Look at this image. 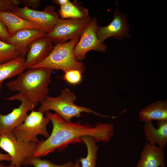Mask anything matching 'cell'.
<instances>
[{"instance_id": "cell-5", "label": "cell", "mask_w": 167, "mask_h": 167, "mask_svg": "<svg viewBox=\"0 0 167 167\" xmlns=\"http://www.w3.org/2000/svg\"><path fill=\"white\" fill-rule=\"evenodd\" d=\"M44 113L39 111H31L24 121L14 128L12 133L16 139L20 141L34 142L39 141L37 136L41 135L47 138L50 134L47 131V126L50 121Z\"/></svg>"}, {"instance_id": "cell-26", "label": "cell", "mask_w": 167, "mask_h": 167, "mask_svg": "<svg viewBox=\"0 0 167 167\" xmlns=\"http://www.w3.org/2000/svg\"><path fill=\"white\" fill-rule=\"evenodd\" d=\"M21 3L24 6L35 10L39 6L41 1L40 0H20Z\"/></svg>"}, {"instance_id": "cell-25", "label": "cell", "mask_w": 167, "mask_h": 167, "mask_svg": "<svg viewBox=\"0 0 167 167\" xmlns=\"http://www.w3.org/2000/svg\"><path fill=\"white\" fill-rule=\"evenodd\" d=\"M11 36L9 33L6 27L0 19V38L2 41L6 42Z\"/></svg>"}, {"instance_id": "cell-22", "label": "cell", "mask_w": 167, "mask_h": 167, "mask_svg": "<svg viewBox=\"0 0 167 167\" xmlns=\"http://www.w3.org/2000/svg\"><path fill=\"white\" fill-rule=\"evenodd\" d=\"M23 165L26 166L30 165L33 167H73L74 164L71 161L63 164H55L51 161L41 159L40 157L32 156L27 158Z\"/></svg>"}, {"instance_id": "cell-13", "label": "cell", "mask_w": 167, "mask_h": 167, "mask_svg": "<svg viewBox=\"0 0 167 167\" xmlns=\"http://www.w3.org/2000/svg\"><path fill=\"white\" fill-rule=\"evenodd\" d=\"M46 35L39 29H25L16 32L6 42L16 47L19 51L20 56L25 57L29 45L36 39Z\"/></svg>"}, {"instance_id": "cell-14", "label": "cell", "mask_w": 167, "mask_h": 167, "mask_svg": "<svg viewBox=\"0 0 167 167\" xmlns=\"http://www.w3.org/2000/svg\"><path fill=\"white\" fill-rule=\"evenodd\" d=\"M164 149L147 142L136 167H166Z\"/></svg>"}, {"instance_id": "cell-4", "label": "cell", "mask_w": 167, "mask_h": 167, "mask_svg": "<svg viewBox=\"0 0 167 167\" xmlns=\"http://www.w3.org/2000/svg\"><path fill=\"white\" fill-rule=\"evenodd\" d=\"M79 39L75 38L65 43L54 45L47 58L31 68L59 70L64 72L70 70H76L82 73L84 72L86 70V66L82 62L76 59L74 53L75 47Z\"/></svg>"}, {"instance_id": "cell-20", "label": "cell", "mask_w": 167, "mask_h": 167, "mask_svg": "<svg viewBox=\"0 0 167 167\" xmlns=\"http://www.w3.org/2000/svg\"><path fill=\"white\" fill-rule=\"evenodd\" d=\"M81 139L87 147V154L86 157L79 158L81 167H96L99 146L96 144V142L92 136H84L82 137Z\"/></svg>"}, {"instance_id": "cell-7", "label": "cell", "mask_w": 167, "mask_h": 167, "mask_svg": "<svg viewBox=\"0 0 167 167\" xmlns=\"http://www.w3.org/2000/svg\"><path fill=\"white\" fill-rule=\"evenodd\" d=\"M5 99L8 101H19L21 104L7 114L3 115L0 112V137L12 132L14 128L24 121L28 115V112L35 110L37 105L18 93Z\"/></svg>"}, {"instance_id": "cell-15", "label": "cell", "mask_w": 167, "mask_h": 167, "mask_svg": "<svg viewBox=\"0 0 167 167\" xmlns=\"http://www.w3.org/2000/svg\"><path fill=\"white\" fill-rule=\"evenodd\" d=\"M156 128L152 121L144 122L143 130L147 142L164 149L167 143V120L158 121Z\"/></svg>"}, {"instance_id": "cell-32", "label": "cell", "mask_w": 167, "mask_h": 167, "mask_svg": "<svg viewBox=\"0 0 167 167\" xmlns=\"http://www.w3.org/2000/svg\"><path fill=\"white\" fill-rule=\"evenodd\" d=\"M124 167V166H123V167Z\"/></svg>"}, {"instance_id": "cell-27", "label": "cell", "mask_w": 167, "mask_h": 167, "mask_svg": "<svg viewBox=\"0 0 167 167\" xmlns=\"http://www.w3.org/2000/svg\"><path fill=\"white\" fill-rule=\"evenodd\" d=\"M0 160L1 161H11V157L8 154H4L0 152Z\"/></svg>"}, {"instance_id": "cell-19", "label": "cell", "mask_w": 167, "mask_h": 167, "mask_svg": "<svg viewBox=\"0 0 167 167\" xmlns=\"http://www.w3.org/2000/svg\"><path fill=\"white\" fill-rule=\"evenodd\" d=\"M58 14L62 19H79L89 16L88 10L76 1L60 6Z\"/></svg>"}, {"instance_id": "cell-18", "label": "cell", "mask_w": 167, "mask_h": 167, "mask_svg": "<svg viewBox=\"0 0 167 167\" xmlns=\"http://www.w3.org/2000/svg\"><path fill=\"white\" fill-rule=\"evenodd\" d=\"M25 58L19 56L10 61L0 64V90L5 80L18 75L26 70Z\"/></svg>"}, {"instance_id": "cell-16", "label": "cell", "mask_w": 167, "mask_h": 167, "mask_svg": "<svg viewBox=\"0 0 167 167\" xmlns=\"http://www.w3.org/2000/svg\"><path fill=\"white\" fill-rule=\"evenodd\" d=\"M0 19L5 25L12 36L16 32L27 28L38 29L36 24L21 18L11 12L0 11Z\"/></svg>"}, {"instance_id": "cell-23", "label": "cell", "mask_w": 167, "mask_h": 167, "mask_svg": "<svg viewBox=\"0 0 167 167\" xmlns=\"http://www.w3.org/2000/svg\"><path fill=\"white\" fill-rule=\"evenodd\" d=\"M82 74L81 72L77 70H70L64 72L63 79L71 84H78L82 81Z\"/></svg>"}, {"instance_id": "cell-11", "label": "cell", "mask_w": 167, "mask_h": 167, "mask_svg": "<svg viewBox=\"0 0 167 167\" xmlns=\"http://www.w3.org/2000/svg\"><path fill=\"white\" fill-rule=\"evenodd\" d=\"M126 16V15L120 13L117 7L114 11L113 20L107 26H98L96 33L99 40L103 42L108 38L111 36L119 40L128 37L130 36Z\"/></svg>"}, {"instance_id": "cell-17", "label": "cell", "mask_w": 167, "mask_h": 167, "mask_svg": "<svg viewBox=\"0 0 167 167\" xmlns=\"http://www.w3.org/2000/svg\"><path fill=\"white\" fill-rule=\"evenodd\" d=\"M141 121L167 120V101H157L145 107L139 112Z\"/></svg>"}, {"instance_id": "cell-30", "label": "cell", "mask_w": 167, "mask_h": 167, "mask_svg": "<svg viewBox=\"0 0 167 167\" xmlns=\"http://www.w3.org/2000/svg\"><path fill=\"white\" fill-rule=\"evenodd\" d=\"M0 167H17L15 165L11 166L10 165L9 166H6V165H3L2 164L0 163Z\"/></svg>"}, {"instance_id": "cell-21", "label": "cell", "mask_w": 167, "mask_h": 167, "mask_svg": "<svg viewBox=\"0 0 167 167\" xmlns=\"http://www.w3.org/2000/svg\"><path fill=\"white\" fill-rule=\"evenodd\" d=\"M19 56V51L16 47L0 40V64L10 61Z\"/></svg>"}, {"instance_id": "cell-28", "label": "cell", "mask_w": 167, "mask_h": 167, "mask_svg": "<svg viewBox=\"0 0 167 167\" xmlns=\"http://www.w3.org/2000/svg\"><path fill=\"white\" fill-rule=\"evenodd\" d=\"M70 1L69 0H55L53 1V2L55 4L61 6L67 4Z\"/></svg>"}, {"instance_id": "cell-31", "label": "cell", "mask_w": 167, "mask_h": 167, "mask_svg": "<svg viewBox=\"0 0 167 167\" xmlns=\"http://www.w3.org/2000/svg\"><path fill=\"white\" fill-rule=\"evenodd\" d=\"M1 160H0V162H1Z\"/></svg>"}, {"instance_id": "cell-2", "label": "cell", "mask_w": 167, "mask_h": 167, "mask_svg": "<svg viewBox=\"0 0 167 167\" xmlns=\"http://www.w3.org/2000/svg\"><path fill=\"white\" fill-rule=\"evenodd\" d=\"M53 72V70L47 68H29L7 82L6 86L10 91L18 92L38 105L48 96Z\"/></svg>"}, {"instance_id": "cell-8", "label": "cell", "mask_w": 167, "mask_h": 167, "mask_svg": "<svg viewBox=\"0 0 167 167\" xmlns=\"http://www.w3.org/2000/svg\"><path fill=\"white\" fill-rule=\"evenodd\" d=\"M37 143L18 140L12 132L0 137V148L11 157L10 165L21 167L28 157L33 156Z\"/></svg>"}, {"instance_id": "cell-12", "label": "cell", "mask_w": 167, "mask_h": 167, "mask_svg": "<svg viewBox=\"0 0 167 167\" xmlns=\"http://www.w3.org/2000/svg\"><path fill=\"white\" fill-rule=\"evenodd\" d=\"M52 41L46 36L39 38L29 45L26 55L25 64L29 69L44 60L49 55L54 47Z\"/></svg>"}, {"instance_id": "cell-3", "label": "cell", "mask_w": 167, "mask_h": 167, "mask_svg": "<svg viewBox=\"0 0 167 167\" xmlns=\"http://www.w3.org/2000/svg\"><path fill=\"white\" fill-rule=\"evenodd\" d=\"M76 99L75 94L68 88L62 90L60 95L56 97L47 96L40 103L37 111L44 113L52 110L69 122L73 117L78 118L81 116L82 112L92 113L104 117H111L99 113L91 108L80 106L75 104Z\"/></svg>"}, {"instance_id": "cell-29", "label": "cell", "mask_w": 167, "mask_h": 167, "mask_svg": "<svg viewBox=\"0 0 167 167\" xmlns=\"http://www.w3.org/2000/svg\"><path fill=\"white\" fill-rule=\"evenodd\" d=\"M79 159L78 158L75 161L73 167H81Z\"/></svg>"}, {"instance_id": "cell-24", "label": "cell", "mask_w": 167, "mask_h": 167, "mask_svg": "<svg viewBox=\"0 0 167 167\" xmlns=\"http://www.w3.org/2000/svg\"><path fill=\"white\" fill-rule=\"evenodd\" d=\"M21 3L20 0H0V11L11 12Z\"/></svg>"}, {"instance_id": "cell-1", "label": "cell", "mask_w": 167, "mask_h": 167, "mask_svg": "<svg viewBox=\"0 0 167 167\" xmlns=\"http://www.w3.org/2000/svg\"><path fill=\"white\" fill-rule=\"evenodd\" d=\"M52 123L51 135L45 140L43 139L37 143L33 156L40 157L53 152L55 150L61 151L71 143H83L82 137L93 136L96 142L110 141L114 134V124L112 123H96L95 126L88 123L81 124L80 121L74 122L66 121L58 114L49 111L45 113Z\"/></svg>"}, {"instance_id": "cell-9", "label": "cell", "mask_w": 167, "mask_h": 167, "mask_svg": "<svg viewBox=\"0 0 167 167\" xmlns=\"http://www.w3.org/2000/svg\"><path fill=\"white\" fill-rule=\"evenodd\" d=\"M12 12L18 16L37 25L40 30L46 34L53 29L60 18L54 7L47 6L42 11L24 6L15 7Z\"/></svg>"}, {"instance_id": "cell-10", "label": "cell", "mask_w": 167, "mask_h": 167, "mask_svg": "<svg viewBox=\"0 0 167 167\" xmlns=\"http://www.w3.org/2000/svg\"><path fill=\"white\" fill-rule=\"evenodd\" d=\"M98 26L97 19L94 18L86 28L74 49L76 59L81 62L86 58L87 52L91 50L105 52L107 45L98 38L96 31Z\"/></svg>"}, {"instance_id": "cell-6", "label": "cell", "mask_w": 167, "mask_h": 167, "mask_svg": "<svg viewBox=\"0 0 167 167\" xmlns=\"http://www.w3.org/2000/svg\"><path fill=\"white\" fill-rule=\"evenodd\" d=\"M92 19L90 16L79 19L59 18L46 36L52 41L54 45L75 38L79 39Z\"/></svg>"}]
</instances>
